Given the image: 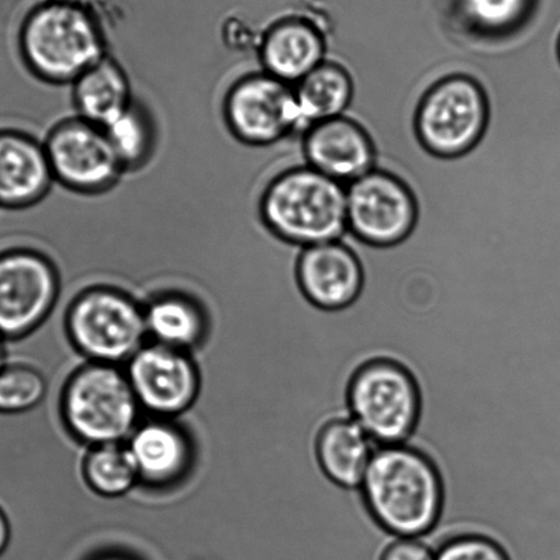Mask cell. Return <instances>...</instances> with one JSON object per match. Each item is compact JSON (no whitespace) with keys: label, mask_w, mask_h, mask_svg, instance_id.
<instances>
[{"label":"cell","mask_w":560,"mask_h":560,"mask_svg":"<svg viewBox=\"0 0 560 560\" xmlns=\"http://www.w3.org/2000/svg\"><path fill=\"white\" fill-rule=\"evenodd\" d=\"M103 130L125 173L138 171L150 161L154 152L155 130L149 113L138 102H133L127 112Z\"/></svg>","instance_id":"cb8c5ba5"},{"label":"cell","mask_w":560,"mask_h":560,"mask_svg":"<svg viewBox=\"0 0 560 560\" xmlns=\"http://www.w3.org/2000/svg\"><path fill=\"white\" fill-rule=\"evenodd\" d=\"M61 409L73 436L94 447L132 436L141 407L127 372L117 364L91 362L68 380Z\"/></svg>","instance_id":"277c9868"},{"label":"cell","mask_w":560,"mask_h":560,"mask_svg":"<svg viewBox=\"0 0 560 560\" xmlns=\"http://www.w3.org/2000/svg\"><path fill=\"white\" fill-rule=\"evenodd\" d=\"M436 560H513L505 548L486 535H459L436 548Z\"/></svg>","instance_id":"484cf974"},{"label":"cell","mask_w":560,"mask_h":560,"mask_svg":"<svg viewBox=\"0 0 560 560\" xmlns=\"http://www.w3.org/2000/svg\"><path fill=\"white\" fill-rule=\"evenodd\" d=\"M361 489L374 518L400 538L429 536L442 515V476L432 459L407 444L377 447Z\"/></svg>","instance_id":"6da1fadb"},{"label":"cell","mask_w":560,"mask_h":560,"mask_svg":"<svg viewBox=\"0 0 560 560\" xmlns=\"http://www.w3.org/2000/svg\"><path fill=\"white\" fill-rule=\"evenodd\" d=\"M128 363L127 376L140 407L158 418L183 415L197 400L199 370L188 352L152 342Z\"/></svg>","instance_id":"7c38bea8"},{"label":"cell","mask_w":560,"mask_h":560,"mask_svg":"<svg viewBox=\"0 0 560 560\" xmlns=\"http://www.w3.org/2000/svg\"><path fill=\"white\" fill-rule=\"evenodd\" d=\"M56 265L45 255L19 249L0 255V336L20 340L45 323L59 296Z\"/></svg>","instance_id":"8fae6325"},{"label":"cell","mask_w":560,"mask_h":560,"mask_svg":"<svg viewBox=\"0 0 560 560\" xmlns=\"http://www.w3.org/2000/svg\"><path fill=\"white\" fill-rule=\"evenodd\" d=\"M306 165L350 184L376 168L377 154L368 130L348 116L313 125L302 136Z\"/></svg>","instance_id":"4fadbf2b"},{"label":"cell","mask_w":560,"mask_h":560,"mask_svg":"<svg viewBox=\"0 0 560 560\" xmlns=\"http://www.w3.org/2000/svg\"><path fill=\"white\" fill-rule=\"evenodd\" d=\"M4 342H7V340H4L2 336H0V368H2L4 362L8 361L7 347H4Z\"/></svg>","instance_id":"f546056e"},{"label":"cell","mask_w":560,"mask_h":560,"mask_svg":"<svg viewBox=\"0 0 560 560\" xmlns=\"http://www.w3.org/2000/svg\"><path fill=\"white\" fill-rule=\"evenodd\" d=\"M20 48L31 72L51 84H72L107 56L102 25L80 0H43L21 25Z\"/></svg>","instance_id":"3957f363"},{"label":"cell","mask_w":560,"mask_h":560,"mask_svg":"<svg viewBox=\"0 0 560 560\" xmlns=\"http://www.w3.org/2000/svg\"><path fill=\"white\" fill-rule=\"evenodd\" d=\"M453 537L447 524L439 521L429 536L398 538L385 549L380 560H436V548Z\"/></svg>","instance_id":"4316f807"},{"label":"cell","mask_w":560,"mask_h":560,"mask_svg":"<svg viewBox=\"0 0 560 560\" xmlns=\"http://www.w3.org/2000/svg\"><path fill=\"white\" fill-rule=\"evenodd\" d=\"M46 394V378L32 364L7 361L0 368V416L34 410Z\"/></svg>","instance_id":"d4e9b609"},{"label":"cell","mask_w":560,"mask_h":560,"mask_svg":"<svg viewBox=\"0 0 560 560\" xmlns=\"http://www.w3.org/2000/svg\"><path fill=\"white\" fill-rule=\"evenodd\" d=\"M489 122L486 89L466 73L445 75L422 96L416 113V133L432 154L455 158L480 143Z\"/></svg>","instance_id":"52a82bcc"},{"label":"cell","mask_w":560,"mask_h":560,"mask_svg":"<svg viewBox=\"0 0 560 560\" xmlns=\"http://www.w3.org/2000/svg\"><path fill=\"white\" fill-rule=\"evenodd\" d=\"M83 476L86 486L103 498L124 497L140 481L132 456L121 444L94 445L85 456Z\"/></svg>","instance_id":"603a6c76"},{"label":"cell","mask_w":560,"mask_h":560,"mask_svg":"<svg viewBox=\"0 0 560 560\" xmlns=\"http://www.w3.org/2000/svg\"><path fill=\"white\" fill-rule=\"evenodd\" d=\"M70 341L91 362H129L143 348L144 307L112 287H92L79 293L67 314Z\"/></svg>","instance_id":"8992f818"},{"label":"cell","mask_w":560,"mask_h":560,"mask_svg":"<svg viewBox=\"0 0 560 560\" xmlns=\"http://www.w3.org/2000/svg\"><path fill=\"white\" fill-rule=\"evenodd\" d=\"M147 334L158 345L188 352L205 339L208 320L192 298L171 292L155 296L144 307Z\"/></svg>","instance_id":"44dd1931"},{"label":"cell","mask_w":560,"mask_h":560,"mask_svg":"<svg viewBox=\"0 0 560 560\" xmlns=\"http://www.w3.org/2000/svg\"><path fill=\"white\" fill-rule=\"evenodd\" d=\"M224 118L242 143L271 147L302 136L295 85L259 70L243 75L226 92Z\"/></svg>","instance_id":"ba28073f"},{"label":"cell","mask_w":560,"mask_h":560,"mask_svg":"<svg viewBox=\"0 0 560 560\" xmlns=\"http://www.w3.org/2000/svg\"><path fill=\"white\" fill-rule=\"evenodd\" d=\"M45 147L54 179L73 192H106L125 173L105 130L78 116L58 122Z\"/></svg>","instance_id":"30bf717a"},{"label":"cell","mask_w":560,"mask_h":560,"mask_svg":"<svg viewBox=\"0 0 560 560\" xmlns=\"http://www.w3.org/2000/svg\"><path fill=\"white\" fill-rule=\"evenodd\" d=\"M127 447L139 480L150 487L173 486L192 465V444L187 434L165 418L136 428Z\"/></svg>","instance_id":"e0dca14e"},{"label":"cell","mask_w":560,"mask_h":560,"mask_svg":"<svg viewBox=\"0 0 560 560\" xmlns=\"http://www.w3.org/2000/svg\"><path fill=\"white\" fill-rule=\"evenodd\" d=\"M54 183L45 141L15 130L0 132V206L30 208L46 197Z\"/></svg>","instance_id":"2e32d148"},{"label":"cell","mask_w":560,"mask_h":560,"mask_svg":"<svg viewBox=\"0 0 560 560\" xmlns=\"http://www.w3.org/2000/svg\"><path fill=\"white\" fill-rule=\"evenodd\" d=\"M377 445L352 417L340 418L320 431L317 455L325 475L339 486L361 488Z\"/></svg>","instance_id":"ffe728a7"},{"label":"cell","mask_w":560,"mask_h":560,"mask_svg":"<svg viewBox=\"0 0 560 560\" xmlns=\"http://www.w3.org/2000/svg\"><path fill=\"white\" fill-rule=\"evenodd\" d=\"M557 54H558V59L560 62V31H559L558 40H557Z\"/></svg>","instance_id":"4dcf8cb0"},{"label":"cell","mask_w":560,"mask_h":560,"mask_svg":"<svg viewBox=\"0 0 560 560\" xmlns=\"http://www.w3.org/2000/svg\"><path fill=\"white\" fill-rule=\"evenodd\" d=\"M351 417L377 447L406 444L421 417V390L409 369L393 359L363 364L348 390Z\"/></svg>","instance_id":"5b68a950"},{"label":"cell","mask_w":560,"mask_h":560,"mask_svg":"<svg viewBox=\"0 0 560 560\" xmlns=\"http://www.w3.org/2000/svg\"><path fill=\"white\" fill-rule=\"evenodd\" d=\"M328 46L317 15L288 14L262 32L258 57L264 72L296 85L326 61Z\"/></svg>","instance_id":"5bb4252c"},{"label":"cell","mask_w":560,"mask_h":560,"mask_svg":"<svg viewBox=\"0 0 560 560\" xmlns=\"http://www.w3.org/2000/svg\"><path fill=\"white\" fill-rule=\"evenodd\" d=\"M303 132L326 119L345 116L353 97L350 73L341 65L325 61L295 85Z\"/></svg>","instance_id":"7402d4cb"},{"label":"cell","mask_w":560,"mask_h":560,"mask_svg":"<svg viewBox=\"0 0 560 560\" xmlns=\"http://www.w3.org/2000/svg\"><path fill=\"white\" fill-rule=\"evenodd\" d=\"M10 541H12V524L7 511L0 505V557L8 551Z\"/></svg>","instance_id":"83f0119b"},{"label":"cell","mask_w":560,"mask_h":560,"mask_svg":"<svg viewBox=\"0 0 560 560\" xmlns=\"http://www.w3.org/2000/svg\"><path fill=\"white\" fill-rule=\"evenodd\" d=\"M417 219L415 194L394 173L374 168L347 185L348 232L370 246L406 241Z\"/></svg>","instance_id":"9c48e42d"},{"label":"cell","mask_w":560,"mask_h":560,"mask_svg":"<svg viewBox=\"0 0 560 560\" xmlns=\"http://www.w3.org/2000/svg\"><path fill=\"white\" fill-rule=\"evenodd\" d=\"M540 0H447L454 24L472 39H510L537 18Z\"/></svg>","instance_id":"d6986e66"},{"label":"cell","mask_w":560,"mask_h":560,"mask_svg":"<svg viewBox=\"0 0 560 560\" xmlns=\"http://www.w3.org/2000/svg\"><path fill=\"white\" fill-rule=\"evenodd\" d=\"M75 116L105 128L135 102L132 86L121 65L106 56L72 83Z\"/></svg>","instance_id":"ac0fdd59"},{"label":"cell","mask_w":560,"mask_h":560,"mask_svg":"<svg viewBox=\"0 0 560 560\" xmlns=\"http://www.w3.org/2000/svg\"><path fill=\"white\" fill-rule=\"evenodd\" d=\"M296 279L304 296L324 310H341L357 301L364 275L361 260L340 241L302 248Z\"/></svg>","instance_id":"9a60e30c"},{"label":"cell","mask_w":560,"mask_h":560,"mask_svg":"<svg viewBox=\"0 0 560 560\" xmlns=\"http://www.w3.org/2000/svg\"><path fill=\"white\" fill-rule=\"evenodd\" d=\"M92 560H133L132 558L127 557V555L118 553V552H110V553H103L100 555V557H96Z\"/></svg>","instance_id":"f1b7e54d"},{"label":"cell","mask_w":560,"mask_h":560,"mask_svg":"<svg viewBox=\"0 0 560 560\" xmlns=\"http://www.w3.org/2000/svg\"><path fill=\"white\" fill-rule=\"evenodd\" d=\"M259 215L271 236L291 246L340 241L348 231L347 185L306 163L287 166L264 188Z\"/></svg>","instance_id":"7a4b0ae2"}]
</instances>
